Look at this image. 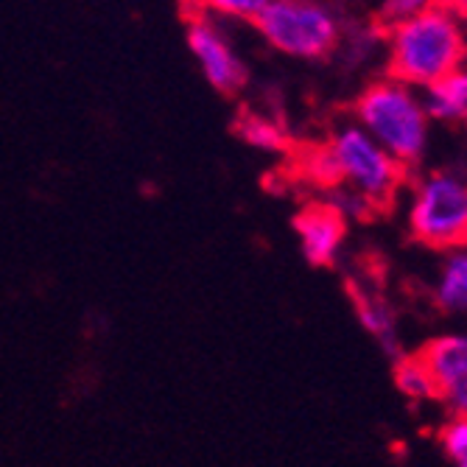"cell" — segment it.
Wrapping results in <instances>:
<instances>
[{"label":"cell","mask_w":467,"mask_h":467,"mask_svg":"<svg viewBox=\"0 0 467 467\" xmlns=\"http://www.w3.org/2000/svg\"><path fill=\"white\" fill-rule=\"evenodd\" d=\"M464 59L467 39L459 17L442 6H431L389 31L387 76L409 88H431L434 81L459 70Z\"/></svg>","instance_id":"6da1fadb"},{"label":"cell","mask_w":467,"mask_h":467,"mask_svg":"<svg viewBox=\"0 0 467 467\" xmlns=\"http://www.w3.org/2000/svg\"><path fill=\"white\" fill-rule=\"evenodd\" d=\"M356 118L361 130L406 168L426 149L429 112L403 81L387 76L369 84L356 101Z\"/></svg>","instance_id":"7a4b0ae2"},{"label":"cell","mask_w":467,"mask_h":467,"mask_svg":"<svg viewBox=\"0 0 467 467\" xmlns=\"http://www.w3.org/2000/svg\"><path fill=\"white\" fill-rule=\"evenodd\" d=\"M327 149L336 160L342 185L361 193L375 213L389 210L406 180V165H400L384 146H378L361 126L345 123L333 132Z\"/></svg>","instance_id":"3957f363"},{"label":"cell","mask_w":467,"mask_h":467,"mask_svg":"<svg viewBox=\"0 0 467 467\" xmlns=\"http://www.w3.org/2000/svg\"><path fill=\"white\" fill-rule=\"evenodd\" d=\"M254 28L275 51L296 59H322L338 39L333 15L317 0H272Z\"/></svg>","instance_id":"277c9868"},{"label":"cell","mask_w":467,"mask_h":467,"mask_svg":"<svg viewBox=\"0 0 467 467\" xmlns=\"http://www.w3.org/2000/svg\"><path fill=\"white\" fill-rule=\"evenodd\" d=\"M409 233L431 249L467 246V185L451 174H431L417 185Z\"/></svg>","instance_id":"5b68a950"},{"label":"cell","mask_w":467,"mask_h":467,"mask_svg":"<svg viewBox=\"0 0 467 467\" xmlns=\"http://www.w3.org/2000/svg\"><path fill=\"white\" fill-rule=\"evenodd\" d=\"M185 42L188 51L196 59L204 81L222 96H238L244 90V84L249 78L246 65L241 62V57L233 51L230 39L219 31V26L199 15L188 20L185 28Z\"/></svg>","instance_id":"8992f818"},{"label":"cell","mask_w":467,"mask_h":467,"mask_svg":"<svg viewBox=\"0 0 467 467\" xmlns=\"http://www.w3.org/2000/svg\"><path fill=\"white\" fill-rule=\"evenodd\" d=\"M420 358L434 378L437 400L445 403L451 414H467V336H437L420 348Z\"/></svg>","instance_id":"52a82bcc"},{"label":"cell","mask_w":467,"mask_h":467,"mask_svg":"<svg viewBox=\"0 0 467 467\" xmlns=\"http://www.w3.org/2000/svg\"><path fill=\"white\" fill-rule=\"evenodd\" d=\"M294 230L311 266L327 269L348 235V216L333 202H311L296 210Z\"/></svg>","instance_id":"ba28073f"},{"label":"cell","mask_w":467,"mask_h":467,"mask_svg":"<svg viewBox=\"0 0 467 467\" xmlns=\"http://www.w3.org/2000/svg\"><path fill=\"white\" fill-rule=\"evenodd\" d=\"M348 294L353 300V308H356V317H358L361 327L375 338L378 348L395 361L403 350H400L398 319H395L392 306L380 294H372V291H367V288H361L356 283H348Z\"/></svg>","instance_id":"9c48e42d"},{"label":"cell","mask_w":467,"mask_h":467,"mask_svg":"<svg viewBox=\"0 0 467 467\" xmlns=\"http://www.w3.org/2000/svg\"><path fill=\"white\" fill-rule=\"evenodd\" d=\"M434 303L448 317L467 314V246L451 249L442 261L434 285Z\"/></svg>","instance_id":"30bf717a"},{"label":"cell","mask_w":467,"mask_h":467,"mask_svg":"<svg viewBox=\"0 0 467 467\" xmlns=\"http://www.w3.org/2000/svg\"><path fill=\"white\" fill-rule=\"evenodd\" d=\"M426 112L440 120H467V70H453L429 88Z\"/></svg>","instance_id":"8fae6325"},{"label":"cell","mask_w":467,"mask_h":467,"mask_svg":"<svg viewBox=\"0 0 467 467\" xmlns=\"http://www.w3.org/2000/svg\"><path fill=\"white\" fill-rule=\"evenodd\" d=\"M392 378H395V387L403 398H409L414 403L437 400L434 378H431L426 361L420 358V353H400L392 361Z\"/></svg>","instance_id":"7c38bea8"},{"label":"cell","mask_w":467,"mask_h":467,"mask_svg":"<svg viewBox=\"0 0 467 467\" xmlns=\"http://www.w3.org/2000/svg\"><path fill=\"white\" fill-rule=\"evenodd\" d=\"M235 130L254 149H264V151H283V149H288V135L280 130L275 120H269L264 115L244 112Z\"/></svg>","instance_id":"4fadbf2b"},{"label":"cell","mask_w":467,"mask_h":467,"mask_svg":"<svg viewBox=\"0 0 467 467\" xmlns=\"http://www.w3.org/2000/svg\"><path fill=\"white\" fill-rule=\"evenodd\" d=\"M440 448L453 467H467V414H451L440 429Z\"/></svg>","instance_id":"5bb4252c"},{"label":"cell","mask_w":467,"mask_h":467,"mask_svg":"<svg viewBox=\"0 0 467 467\" xmlns=\"http://www.w3.org/2000/svg\"><path fill=\"white\" fill-rule=\"evenodd\" d=\"M431 6H437L434 0H384V6H380V12H378L375 20H378L380 31L389 34L395 26H400V23L422 15V12L431 9Z\"/></svg>","instance_id":"9a60e30c"},{"label":"cell","mask_w":467,"mask_h":467,"mask_svg":"<svg viewBox=\"0 0 467 467\" xmlns=\"http://www.w3.org/2000/svg\"><path fill=\"white\" fill-rule=\"evenodd\" d=\"M207 12L219 17H233V20H252L258 17L272 0H202Z\"/></svg>","instance_id":"2e32d148"},{"label":"cell","mask_w":467,"mask_h":467,"mask_svg":"<svg viewBox=\"0 0 467 467\" xmlns=\"http://www.w3.org/2000/svg\"><path fill=\"white\" fill-rule=\"evenodd\" d=\"M434 4L442 6V9H448L459 20H467V0H434Z\"/></svg>","instance_id":"e0dca14e"}]
</instances>
